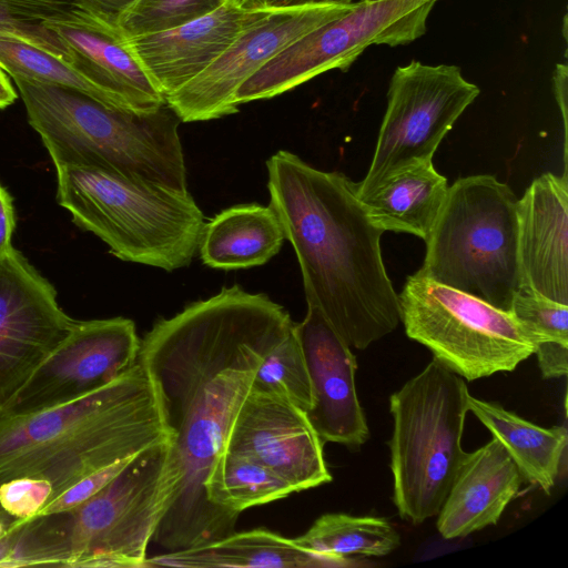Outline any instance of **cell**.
Here are the masks:
<instances>
[{
	"label": "cell",
	"mask_w": 568,
	"mask_h": 568,
	"mask_svg": "<svg viewBox=\"0 0 568 568\" xmlns=\"http://www.w3.org/2000/svg\"><path fill=\"white\" fill-rule=\"evenodd\" d=\"M224 0H135L120 17L125 38L174 29L221 7Z\"/></svg>",
	"instance_id": "cell-29"
},
{
	"label": "cell",
	"mask_w": 568,
	"mask_h": 568,
	"mask_svg": "<svg viewBox=\"0 0 568 568\" xmlns=\"http://www.w3.org/2000/svg\"><path fill=\"white\" fill-rule=\"evenodd\" d=\"M224 2H232V3L239 4V6L248 8L251 0H224Z\"/></svg>",
	"instance_id": "cell-42"
},
{
	"label": "cell",
	"mask_w": 568,
	"mask_h": 568,
	"mask_svg": "<svg viewBox=\"0 0 568 568\" xmlns=\"http://www.w3.org/2000/svg\"><path fill=\"white\" fill-rule=\"evenodd\" d=\"M523 481L498 439L493 437L478 449L465 452L437 514L438 532L445 539H454L497 524Z\"/></svg>",
	"instance_id": "cell-20"
},
{
	"label": "cell",
	"mask_w": 568,
	"mask_h": 568,
	"mask_svg": "<svg viewBox=\"0 0 568 568\" xmlns=\"http://www.w3.org/2000/svg\"><path fill=\"white\" fill-rule=\"evenodd\" d=\"M554 83H555V92L558 101L559 109L561 111L562 123H564V161H565V171L564 174L567 175V64L559 63L556 65L555 74H554Z\"/></svg>",
	"instance_id": "cell-37"
},
{
	"label": "cell",
	"mask_w": 568,
	"mask_h": 568,
	"mask_svg": "<svg viewBox=\"0 0 568 568\" xmlns=\"http://www.w3.org/2000/svg\"><path fill=\"white\" fill-rule=\"evenodd\" d=\"M138 455V454H136ZM135 456V455H134ZM134 456L114 462L73 484L55 499L47 504L37 515L45 516L72 509L104 488L118 476ZM34 518V517H33Z\"/></svg>",
	"instance_id": "cell-33"
},
{
	"label": "cell",
	"mask_w": 568,
	"mask_h": 568,
	"mask_svg": "<svg viewBox=\"0 0 568 568\" xmlns=\"http://www.w3.org/2000/svg\"><path fill=\"white\" fill-rule=\"evenodd\" d=\"M406 335L467 381L511 372L537 344L511 313L426 277H407L398 294Z\"/></svg>",
	"instance_id": "cell-9"
},
{
	"label": "cell",
	"mask_w": 568,
	"mask_h": 568,
	"mask_svg": "<svg viewBox=\"0 0 568 568\" xmlns=\"http://www.w3.org/2000/svg\"><path fill=\"white\" fill-rule=\"evenodd\" d=\"M16 227L12 197L0 184V256L12 248L11 239Z\"/></svg>",
	"instance_id": "cell-36"
},
{
	"label": "cell",
	"mask_w": 568,
	"mask_h": 568,
	"mask_svg": "<svg viewBox=\"0 0 568 568\" xmlns=\"http://www.w3.org/2000/svg\"><path fill=\"white\" fill-rule=\"evenodd\" d=\"M362 1H365V2H374V1H382V0H362Z\"/></svg>",
	"instance_id": "cell-44"
},
{
	"label": "cell",
	"mask_w": 568,
	"mask_h": 568,
	"mask_svg": "<svg viewBox=\"0 0 568 568\" xmlns=\"http://www.w3.org/2000/svg\"><path fill=\"white\" fill-rule=\"evenodd\" d=\"M468 409L505 447L524 480L550 494L567 446L562 426L544 428L501 405L468 395Z\"/></svg>",
	"instance_id": "cell-24"
},
{
	"label": "cell",
	"mask_w": 568,
	"mask_h": 568,
	"mask_svg": "<svg viewBox=\"0 0 568 568\" xmlns=\"http://www.w3.org/2000/svg\"><path fill=\"white\" fill-rule=\"evenodd\" d=\"M140 346L132 320L75 321L68 336L0 407V417L38 413L91 394L132 367Z\"/></svg>",
	"instance_id": "cell-13"
},
{
	"label": "cell",
	"mask_w": 568,
	"mask_h": 568,
	"mask_svg": "<svg viewBox=\"0 0 568 568\" xmlns=\"http://www.w3.org/2000/svg\"><path fill=\"white\" fill-rule=\"evenodd\" d=\"M8 525L0 520V540L6 535V530L8 529Z\"/></svg>",
	"instance_id": "cell-43"
},
{
	"label": "cell",
	"mask_w": 568,
	"mask_h": 568,
	"mask_svg": "<svg viewBox=\"0 0 568 568\" xmlns=\"http://www.w3.org/2000/svg\"><path fill=\"white\" fill-rule=\"evenodd\" d=\"M0 520L10 526L17 519L10 516L0 505Z\"/></svg>",
	"instance_id": "cell-41"
},
{
	"label": "cell",
	"mask_w": 568,
	"mask_h": 568,
	"mask_svg": "<svg viewBox=\"0 0 568 568\" xmlns=\"http://www.w3.org/2000/svg\"><path fill=\"white\" fill-rule=\"evenodd\" d=\"M284 232L275 211L260 204L229 207L205 223L199 251L212 268L235 270L265 264L278 253Z\"/></svg>",
	"instance_id": "cell-22"
},
{
	"label": "cell",
	"mask_w": 568,
	"mask_h": 568,
	"mask_svg": "<svg viewBox=\"0 0 568 568\" xmlns=\"http://www.w3.org/2000/svg\"><path fill=\"white\" fill-rule=\"evenodd\" d=\"M205 490L212 505L237 517L245 509L295 493L288 481L268 467L227 450L222 452L212 466Z\"/></svg>",
	"instance_id": "cell-26"
},
{
	"label": "cell",
	"mask_w": 568,
	"mask_h": 568,
	"mask_svg": "<svg viewBox=\"0 0 568 568\" xmlns=\"http://www.w3.org/2000/svg\"><path fill=\"white\" fill-rule=\"evenodd\" d=\"M70 8L67 0H0V33L18 37L64 59V47L43 21Z\"/></svg>",
	"instance_id": "cell-30"
},
{
	"label": "cell",
	"mask_w": 568,
	"mask_h": 568,
	"mask_svg": "<svg viewBox=\"0 0 568 568\" xmlns=\"http://www.w3.org/2000/svg\"><path fill=\"white\" fill-rule=\"evenodd\" d=\"M509 313L536 344L558 342L568 345V305L520 287L513 298Z\"/></svg>",
	"instance_id": "cell-31"
},
{
	"label": "cell",
	"mask_w": 568,
	"mask_h": 568,
	"mask_svg": "<svg viewBox=\"0 0 568 568\" xmlns=\"http://www.w3.org/2000/svg\"><path fill=\"white\" fill-rule=\"evenodd\" d=\"M447 190V179L429 162L389 178L361 201L384 232L409 233L426 241Z\"/></svg>",
	"instance_id": "cell-23"
},
{
	"label": "cell",
	"mask_w": 568,
	"mask_h": 568,
	"mask_svg": "<svg viewBox=\"0 0 568 568\" xmlns=\"http://www.w3.org/2000/svg\"><path fill=\"white\" fill-rule=\"evenodd\" d=\"M479 93L457 65L412 61L398 67L369 169L356 183L358 197L403 171L433 162L442 140Z\"/></svg>",
	"instance_id": "cell-11"
},
{
	"label": "cell",
	"mask_w": 568,
	"mask_h": 568,
	"mask_svg": "<svg viewBox=\"0 0 568 568\" xmlns=\"http://www.w3.org/2000/svg\"><path fill=\"white\" fill-rule=\"evenodd\" d=\"M351 4L258 8L231 45L202 73L165 97L182 122L236 113L240 87L272 58L312 30L353 8Z\"/></svg>",
	"instance_id": "cell-12"
},
{
	"label": "cell",
	"mask_w": 568,
	"mask_h": 568,
	"mask_svg": "<svg viewBox=\"0 0 568 568\" xmlns=\"http://www.w3.org/2000/svg\"><path fill=\"white\" fill-rule=\"evenodd\" d=\"M294 541L336 567H347L355 565L351 556L382 557L393 552L400 545V536L384 518L335 513L317 518Z\"/></svg>",
	"instance_id": "cell-25"
},
{
	"label": "cell",
	"mask_w": 568,
	"mask_h": 568,
	"mask_svg": "<svg viewBox=\"0 0 568 568\" xmlns=\"http://www.w3.org/2000/svg\"><path fill=\"white\" fill-rule=\"evenodd\" d=\"M521 287L568 305V179L545 173L517 203Z\"/></svg>",
	"instance_id": "cell-18"
},
{
	"label": "cell",
	"mask_w": 568,
	"mask_h": 568,
	"mask_svg": "<svg viewBox=\"0 0 568 568\" xmlns=\"http://www.w3.org/2000/svg\"><path fill=\"white\" fill-rule=\"evenodd\" d=\"M43 24L64 47V60L112 106L146 113L166 103L118 24L74 7Z\"/></svg>",
	"instance_id": "cell-16"
},
{
	"label": "cell",
	"mask_w": 568,
	"mask_h": 568,
	"mask_svg": "<svg viewBox=\"0 0 568 568\" xmlns=\"http://www.w3.org/2000/svg\"><path fill=\"white\" fill-rule=\"evenodd\" d=\"M268 467L295 493L329 483L323 442L306 414L273 394L251 388L232 424L225 449Z\"/></svg>",
	"instance_id": "cell-15"
},
{
	"label": "cell",
	"mask_w": 568,
	"mask_h": 568,
	"mask_svg": "<svg viewBox=\"0 0 568 568\" xmlns=\"http://www.w3.org/2000/svg\"><path fill=\"white\" fill-rule=\"evenodd\" d=\"M257 10L224 2L216 10L174 29L126 39L142 68L165 98L210 67Z\"/></svg>",
	"instance_id": "cell-19"
},
{
	"label": "cell",
	"mask_w": 568,
	"mask_h": 568,
	"mask_svg": "<svg viewBox=\"0 0 568 568\" xmlns=\"http://www.w3.org/2000/svg\"><path fill=\"white\" fill-rule=\"evenodd\" d=\"M54 287L13 247L0 256V407L72 329Z\"/></svg>",
	"instance_id": "cell-14"
},
{
	"label": "cell",
	"mask_w": 568,
	"mask_h": 568,
	"mask_svg": "<svg viewBox=\"0 0 568 568\" xmlns=\"http://www.w3.org/2000/svg\"><path fill=\"white\" fill-rule=\"evenodd\" d=\"M52 495L50 481L20 477L0 485V505L13 518L28 521L45 506Z\"/></svg>",
	"instance_id": "cell-32"
},
{
	"label": "cell",
	"mask_w": 568,
	"mask_h": 568,
	"mask_svg": "<svg viewBox=\"0 0 568 568\" xmlns=\"http://www.w3.org/2000/svg\"><path fill=\"white\" fill-rule=\"evenodd\" d=\"M353 0H251L248 8H294L306 6L351 4Z\"/></svg>",
	"instance_id": "cell-38"
},
{
	"label": "cell",
	"mask_w": 568,
	"mask_h": 568,
	"mask_svg": "<svg viewBox=\"0 0 568 568\" xmlns=\"http://www.w3.org/2000/svg\"><path fill=\"white\" fill-rule=\"evenodd\" d=\"M17 99V92L4 71L0 69V109L12 104Z\"/></svg>",
	"instance_id": "cell-40"
},
{
	"label": "cell",
	"mask_w": 568,
	"mask_h": 568,
	"mask_svg": "<svg viewBox=\"0 0 568 568\" xmlns=\"http://www.w3.org/2000/svg\"><path fill=\"white\" fill-rule=\"evenodd\" d=\"M57 201L118 258L168 272L199 251L204 215L189 191L93 166H60Z\"/></svg>",
	"instance_id": "cell-6"
},
{
	"label": "cell",
	"mask_w": 568,
	"mask_h": 568,
	"mask_svg": "<svg viewBox=\"0 0 568 568\" xmlns=\"http://www.w3.org/2000/svg\"><path fill=\"white\" fill-rule=\"evenodd\" d=\"M19 526L16 520L8 527L6 535L0 540V567L4 568V564L11 554L18 537Z\"/></svg>",
	"instance_id": "cell-39"
},
{
	"label": "cell",
	"mask_w": 568,
	"mask_h": 568,
	"mask_svg": "<svg viewBox=\"0 0 568 568\" xmlns=\"http://www.w3.org/2000/svg\"><path fill=\"white\" fill-rule=\"evenodd\" d=\"M270 206L297 257L307 305L349 345L364 349L400 322L398 294L356 183L280 150L266 162Z\"/></svg>",
	"instance_id": "cell-2"
},
{
	"label": "cell",
	"mask_w": 568,
	"mask_h": 568,
	"mask_svg": "<svg viewBox=\"0 0 568 568\" xmlns=\"http://www.w3.org/2000/svg\"><path fill=\"white\" fill-rule=\"evenodd\" d=\"M438 0L354 2L343 16L306 33L272 58L235 94V104L271 99L326 71H346L372 44H408L426 32Z\"/></svg>",
	"instance_id": "cell-10"
},
{
	"label": "cell",
	"mask_w": 568,
	"mask_h": 568,
	"mask_svg": "<svg viewBox=\"0 0 568 568\" xmlns=\"http://www.w3.org/2000/svg\"><path fill=\"white\" fill-rule=\"evenodd\" d=\"M13 80L55 168H100L187 191L182 121L168 103L136 113L72 88Z\"/></svg>",
	"instance_id": "cell-5"
},
{
	"label": "cell",
	"mask_w": 568,
	"mask_h": 568,
	"mask_svg": "<svg viewBox=\"0 0 568 568\" xmlns=\"http://www.w3.org/2000/svg\"><path fill=\"white\" fill-rule=\"evenodd\" d=\"M295 331L312 386L313 403L305 413L308 422L322 442L362 446L369 429L356 392V358L351 346L313 305H307Z\"/></svg>",
	"instance_id": "cell-17"
},
{
	"label": "cell",
	"mask_w": 568,
	"mask_h": 568,
	"mask_svg": "<svg viewBox=\"0 0 568 568\" xmlns=\"http://www.w3.org/2000/svg\"><path fill=\"white\" fill-rule=\"evenodd\" d=\"M293 324L267 295L233 285L159 320L141 339L138 362L152 384L180 473L152 539L166 552L235 531L237 516L207 500L205 483L257 368Z\"/></svg>",
	"instance_id": "cell-1"
},
{
	"label": "cell",
	"mask_w": 568,
	"mask_h": 568,
	"mask_svg": "<svg viewBox=\"0 0 568 568\" xmlns=\"http://www.w3.org/2000/svg\"><path fill=\"white\" fill-rule=\"evenodd\" d=\"M166 439L152 384L136 362L77 400L0 417V485L45 479L50 503L83 477Z\"/></svg>",
	"instance_id": "cell-3"
},
{
	"label": "cell",
	"mask_w": 568,
	"mask_h": 568,
	"mask_svg": "<svg viewBox=\"0 0 568 568\" xmlns=\"http://www.w3.org/2000/svg\"><path fill=\"white\" fill-rule=\"evenodd\" d=\"M0 69L12 79L72 88L112 106L105 97L64 59L18 37L0 33Z\"/></svg>",
	"instance_id": "cell-27"
},
{
	"label": "cell",
	"mask_w": 568,
	"mask_h": 568,
	"mask_svg": "<svg viewBox=\"0 0 568 568\" xmlns=\"http://www.w3.org/2000/svg\"><path fill=\"white\" fill-rule=\"evenodd\" d=\"M544 378L566 376L568 372V345L558 342L537 344L535 353Z\"/></svg>",
	"instance_id": "cell-34"
},
{
	"label": "cell",
	"mask_w": 568,
	"mask_h": 568,
	"mask_svg": "<svg viewBox=\"0 0 568 568\" xmlns=\"http://www.w3.org/2000/svg\"><path fill=\"white\" fill-rule=\"evenodd\" d=\"M72 7L118 24L120 17L135 0H67Z\"/></svg>",
	"instance_id": "cell-35"
},
{
	"label": "cell",
	"mask_w": 568,
	"mask_h": 568,
	"mask_svg": "<svg viewBox=\"0 0 568 568\" xmlns=\"http://www.w3.org/2000/svg\"><path fill=\"white\" fill-rule=\"evenodd\" d=\"M464 379L433 358L389 397L393 500L415 525L438 514L465 455L468 409Z\"/></svg>",
	"instance_id": "cell-8"
},
{
	"label": "cell",
	"mask_w": 568,
	"mask_h": 568,
	"mask_svg": "<svg viewBox=\"0 0 568 568\" xmlns=\"http://www.w3.org/2000/svg\"><path fill=\"white\" fill-rule=\"evenodd\" d=\"M251 388L282 397L304 413L310 410L312 386L295 323L266 354Z\"/></svg>",
	"instance_id": "cell-28"
},
{
	"label": "cell",
	"mask_w": 568,
	"mask_h": 568,
	"mask_svg": "<svg viewBox=\"0 0 568 568\" xmlns=\"http://www.w3.org/2000/svg\"><path fill=\"white\" fill-rule=\"evenodd\" d=\"M517 203L511 189L494 175L457 179L415 274L509 312L521 287Z\"/></svg>",
	"instance_id": "cell-7"
},
{
	"label": "cell",
	"mask_w": 568,
	"mask_h": 568,
	"mask_svg": "<svg viewBox=\"0 0 568 568\" xmlns=\"http://www.w3.org/2000/svg\"><path fill=\"white\" fill-rule=\"evenodd\" d=\"M323 568L336 565L294 539L265 528L232 532L210 544L148 557L145 568Z\"/></svg>",
	"instance_id": "cell-21"
},
{
	"label": "cell",
	"mask_w": 568,
	"mask_h": 568,
	"mask_svg": "<svg viewBox=\"0 0 568 568\" xmlns=\"http://www.w3.org/2000/svg\"><path fill=\"white\" fill-rule=\"evenodd\" d=\"M179 480L169 439L142 450L81 505L17 520L18 537L4 568H145L148 546Z\"/></svg>",
	"instance_id": "cell-4"
}]
</instances>
